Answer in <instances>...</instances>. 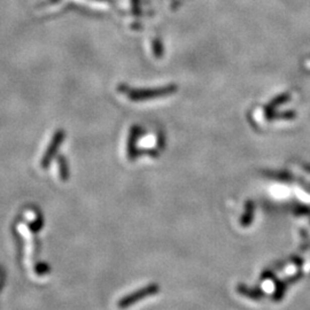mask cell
<instances>
[{
  "instance_id": "277c9868",
  "label": "cell",
  "mask_w": 310,
  "mask_h": 310,
  "mask_svg": "<svg viewBox=\"0 0 310 310\" xmlns=\"http://www.w3.org/2000/svg\"><path fill=\"white\" fill-rule=\"evenodd\" d=\"M139 127L137 126H131L127 132L126 137V155L127 159L129 161H134L137 158L138 152H137V142L139 138Z\"/></svg>"
},
{
  "instance_id": "8992f818",
  "label": "cell",
  "mask_w": 310,
  "mask_h": 310,
  "mask_svg": "<svg viewBox=\"0 0 310 310\" xmlns=\"http://www.w3.org/2000/svg\"><path fill=\"white\" fill-rule=\"evenodd\" d=\"M83 6H88L98 11H106L110 7L109 0H73Z\"/></svg>"
},
{
  "instance_id": "9c48e42d",
  "label": "cell",
  "mask_w": 310,
  "mask_h": 310,
  "mask_svg": "<svg viewBox=\"0 0 310 310\" xmlns=\"http://www.w3.org/2000/svg\"><path fill=\"white\" fill-rule=\"evenodd\" d=\"M124 8L131 12V15H137L139 13V2L138 0H124Z\"/></svg>"
},
{
  "instance_id": "30bf717a",
  "label": "cell",
  "mask_w": 310,
  "mask_h": 310,
  "mask_svg": "<svg viewBox=\"0 0 310 310\" xmlns=\"http://www.w3.org/2000/svg\"><path fill=\"white\" fill-rule=\"evenodd\" d=\"M47 270H49V267L47 266V264H45V263H39L38 266L35 268V271H36L37 275L46 274Z\"/></svg>"
},
{
  "instance_id": "52a82bcc",
  "label": "cell",
  "mask_w": 310,
  "mask_h": 310,
  "mask_svg": "<svg viewBox=\"0 0 310 310\" xmlns=\"http://www.w3.org/2000/svg\"><path fill=\"white\" fill-rule=\"evenodd\" d=\"M56 167H57V173H59V177L61 181H68L69 179V165H68V161L66 160L65 156L59 155L56 159Z\"/></svg>"
},
{
  "instance_id": "5b68a950",
  "label": "cell",
  "mask_w": 310,
  "mask_h": 310,
  "mask_svg": "<svg viewBox=\"0 0 310 310\" xmlns=\"http://www.w3.org/2000/svg\"><path fill=\"white\" fill-rule=\"evenodd\" d=\"M66 2L65 0H46V2L40 4L38 7V13L51 15L55 13H60L66 8Z\"/></svg>"
},
{
  "instance_id": "3957f363",
  "label": "cell",
  "mask_w": 310,
  "mask_h": 310,
  "mask_svg": "<svg viewBox=\"0 0 310 310\" xmlns=\"http://www.w3.org/2000/svg\"><path fill=\"white\" fill-rule=\"evenodd\" d=\"M159 291L160 287L156 284L147 285V286L139 288L136 292L130 293V294H128L126 296H123L122 299H119V301L117 302V308L119 310H126L128 308H130L131 305L139 302V301L146 299L148 296L155 295Z\"/></svg>"
},
{
  "instance_id": "6da1fadb",
  "label": "cell",
  "mask_w": 310,
  "mask_h": 310,
  "mask_svg": "<svg viewBox=\"0 0 310 310\" xmlns=\"http://www.w3.org/2000/svg\"><path fill=\"white\" fill-rule=\"evenodd\" d=\"M175 91V89L171 86H165V88L160 89H131L129 86H127L123 83H119L116 86V92L118 96H123L128 100L131 102H140V101H147L151 99L160 98L165 94H169Z\"/></svg>"
},
{
  "instance_id": "7a4b0ae2",
  "label": "cell",
  "mask_w": 310,
  "mask_h": 310,
  "mask_svg": "<svg viewBox=\"0 0 310 310\" xmlns=\"http://www.w3.org/2000/svg\"><path fill=\"white\" fill-rule=\"evenodd\" d=\"M66 137V132L62 129H56L53 132L51 138H49L48 143L45 147V150L43 152V154L40 156L39 160V165L41 169H46L48 168V165L51 164L52 160L55 158L57 151L61 146V144L64 143Z\"/></svg>"
},
{
  "instance_id": "8fae6325",
  "label": "cell",
  "mask_w": 310,
  "mask_h": 310,
  "mask_svg": "<svg viewBox=\"0 0 310 310\" xmlns=\"http://www.w3.org/2000/svg\"><path fill=\"white\" fill-rule=\"evenodd\" d=\"M30 227H31V230L34 231V232H38V231L41 229V227H43V220L38 217L34 223H31Z\"/></svg>"
},
{
  "instance_id": "ba28073f",
  "label": "cell",
  "mask_w": 310,
  "mask_h": 310,
  "mask_svg": "<svg viewBox=\"0 0 310 310\" xmlns=\"http://www.w3.org/2000/svg\"><path fill=\"white\" fill-rule=\"evenodd\" d=\"M151 51H152V55L156 57V59L162 56L163 48H162V44H161L159 38H153L151 40Z\"/></svg>"
}]
</instances>
